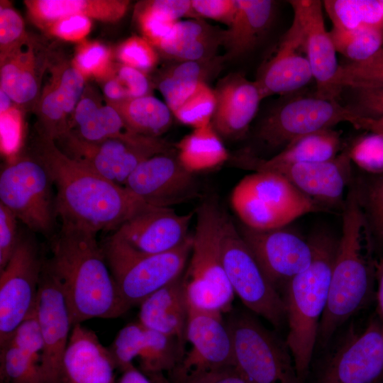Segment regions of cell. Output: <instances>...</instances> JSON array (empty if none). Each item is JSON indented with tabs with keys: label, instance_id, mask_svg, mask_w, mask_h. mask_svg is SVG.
<instances>
[{
	"label": "cell",
	"instance_id": "obj_41",
	"mask_svg": "<svg viewBox=\"0 0 383 383\" xmlns=\"http://www.w3.org/2000/svg\"><path fill=\"white\" fill-rule=\"evenodd\" d=\"M335 84L341 91L343 88L383 86V47L364 61L340 65Z\"/></svg>",
	"mask_w": 383,
	"mask_h": 383
},
{
	"label": "cell",
	"instance_id": "obj_1",
	"mask_svg": "<svg viewBox=\"0 0 383 383\" xmlns=\"http://www.w3.org/2000/svg\"><path fill=\"white\" fill-rule=\"evenodd\" d=\"M38 158L48 170L62 225L94 234L116 231L150 206L125 187L113 183L65 155L43 136Z\"/></svg>",
	"mask_w": 383,
	"mask_h": 383
},
{
	"label": "cell",
	"instance_id": "obj_6",
	"mask_svg": "<svg viewBox=\"0 0 383 383\" xmlns=\"http://www.w3.org/2000/svg\"><path fill=\"white\" fill-rule=\"evenodd\" d=\"M193 235L177 248L149 254L111 235L102 250L122 301L128 311L182 275L192 248Z\"/></svg>",
	"mask_w": 383,
	"mask_h": 383
},
{
	"label": "cell",
	"instance_id": "obj_10",
	"mask_svg": "<svg viewBox=\"0 0 383 383\" xmlns=\"http://www.w3.org/2000/svg\"><path fill=\"white\" fill-rule=\"evenodd\" d=\"M52 178L37 157H18L0 173V204L31 231L50 235L57 217Z\"/></svg>",
	"mask_w": 383,
	"mask_h": 383
},
{
	"label": "cell",
	"instance_id": "obj_11",
	"mask_svg": "<svg viewBox=\"0 0 383 383\" xmlns=\"http://www.w3.org/2000/svg\"><path fill=\"white\" fill-rule=\"evenodd\" d=\"M357 116L337 99L299 96L273 109L261 122L256 137L270 148L284 149L294 140L332 127L350 123Z\"/></svg>",
	"mask_w": 383,
	"mask_h": 383
},
{
	"label": "cell",
	"instance_id": "obj_5",
	"mask_svg": "<svg viewBox=\"0 0 383 383\" xmlns=\"http://www.w3.org/2000/svg\"><path fill=\"white\" fill-rule=\"evenodd\" d=\"M223 212L213 199L196 209L190 260L183 276L188 306L221 315L231 311L235 297L221 255Z\"/></svg>",
	"mask_w": 383,
	"mask_h": 383
},
{
	"label": "cell",
	"instance_id": "obj_7",
	"mask_svg": "<svg viewBox=\"0 0 383 383\" xmlns=\"http://www.w3.org/2000/svg\"><path fill=\"white\" fill-rule=\"evenodd\" d=\"M232 208L242 224L257 230L285 227L311 213L325 212L284 177L272 172H253L234 187Z\"/></svg>",
	"mask_w": 383,
	"mask_h": 383
},
{
	"label": "cell",
	"instance_id": "obj_56",
	"mask_svg": "<svg viewBox=\"0 0 383 383\" xmlns=\"http://www.w3.org/2000/svg\"><path fill=\"white\" fill-rule=\"evenodd\" d=\"M106 79L103 90L107 99L111 101H120L129 99L126 89L113 73L111 77Z\"/></svg>",
	"mask_w": 383,
	"mask_h": 383
},
{
	"label": "cell",
	"instance_id": "obj_49",
	"mask_svg": "<svg viewBox=\"0 0 383 383\" xmlns=\"http://www.w3.org/2000/svg\"><path fill=\"white\" fill-rule=\"evenodd\" d=\"M350 89L354 99L348 108L359 116L383 118V86Z\"/></svg>",
	"mask_w": 383,
	"mask_h": 383
},
{
	"label": "cell",
	"instance_id": "obj_46",
	"mask_svg": "<svg viewBox=\"0 0 383 383\" xmlns=\"http://www.w3.org/2000/svg\"><path fill=\"white\" fill-rule=\"evenodd\" d=\"M135 14L143 38L155 48L159 46L177 22L159 11L147 7L143 3L138 4Z\"/></svg>",
	"mask_w": 383,
	"mask_h": 383
},
{
	"label": "cell",
	"instance_id": "obj_23",
	"mask_svg": "<svg viewBox=\"0 0 383 383\" xmlns=\"http://www.w3.org/2000/svg\"><path fill=\"white\" fill-rule=\"evenodd\" d=\"M303 28L307 57L316 85V95L337 99L341 93L335 84L339 68L336 50L323 17V1L292 0L289 1Z\"/></svg>",
	"mask_w": 383,
	"mask_h": 383
},
{
	"label": "cell",
	"instance_id": "obj_47",
	"mask_svg": "<svg viewBox=\"0 0 383 383\" xmlns=\"http://www.w3.org/2000/svg\"><path fill=\"white\" fill-rule=\"evenodd\" d=\"M6 343L28 354L41 365L44 341L35 311L19 324Z\"/></svg>",
	"mask_w": 383,
	"mask_h": 383
},
{
	"label": "cell",
	"instance_id": "obj_45",
	"mask_svg": "<svg viewBox=\"0 0 383 383\" xmlns=\"http://www.w3.org/2000/svg\"><path fill=\"white\" fill-rule=\"evenodd\" d=\"M116 57L123 65L143 72L152 69L158 62L155 48L145 38L132 36L118 48Z\"/></svg>",
	"mask_w": 383,
	"mask_h": 383
},
{
	"label": "cell",
	"instance_id": "obj_28",
	"mask_svg": "<svg viewBox=\"0 0 383 383\" xmlns=\"http://www.w3.org/2000/svg\"><path fill=\"white\" fill-rule=\"evenodd\" d=\"M52 71L39 105L43 137L54 141L69 130L67 118L82 99L85 77L72 62L58 65Z\"/></svg>",
	"mask_w": 383,
	"mask_h": 383
},
{
	"label": "cell",
	"instance_id": "obj_9",
	"mask_svg": "<svg viewBox=\"0 0 383 383\" xmlns=\"http://www.w3.org/2000/svg\"><path fill=\"white\" fill-rule=\"evenodd\" d=\"M221 249L224 270L235 295L248 311L279 328L287 321L284 299L266 277L238 227L225 211Z\"/></svg>",
	"mask_w": 383,
	"mask_h": 383
},
{
	"label": "cell",
	"instance_id": "obj_35",
	"mask_svg": "<svg viewBox=\"0 0 383 383\" xmlns=\"http://www.w3.org/2000/svg\"><path fill=\"white\" fill-rule=\"evenodd\" d=\"M175 147L179 162L193 174L218 167L229 159L228 152L211 123L194 128Z\"/></svg>",
	"mask_w": 383,
	"mask_h": 383
},
{
	"label": "cell",
	"instance_id": "obj_57",
	"mask_svg": "<svg viewBox=\"0 0 383 383\" xmlns=\"http://www.w3.org/2000/svg\"><path fill=\"white\" fill-rule=\"evenodd\" d=\"M374 277L377 282V317L383 326V257L375 261Z\"/></svg>",
	"mask_w": 383,
	"mask_h": 383
},
{
	"label": "cell",
	"instance_id": "obj_15",
	"mask_svg": "<svg viewBox=\"0 0 383 383\" xmlns=\"http://www.w3.org/2000/svg\"><path fill=\"white\" fill-rule=\"evenodd\" d=\"M124 187L146 204L156 207L170 208L193 200L199 194L194 174L182 167L173 151L143 160Z\"/></svg>",
	"mask_w": 383,
	"mask_h": 383
},
{
	"label": "cell",
	"instance_id": "obj_30",
	"mask_svg": "<svg viewBox=\"0 0 383 383\" xmlns=\"http://www.w3.org/2000/svg\"><path fill=\"white\" fill-rule=\"evenodd\" d=\"M139 305V323L176 339L185 350L188 304L182 275L153 292Z\"/></svg>",
	"mask_w": 383,
	"mask_h": 383
},
{
	"label": "cell",
	"instance_id": "obj_12",
	"mask_svg": "<svg viewBox=\"0 0 383 383\" xmlns=\"http://www.w3.org/2000/svg\"><path fill=\"white\" fill-rule=\"evenodd\" d=\"M44 261L34 239L21 235L12 257L0 271V347L35 311Z\"/></svg>",
	"mask_w": 383,
	"mask_h": 383
},
{
	"label": "cell",
	"instance_id": "obj_3",
	"mask_svg": "<svg viewBox=\"0 0 383 383\" xmlns=\"http://www.w3.org/2000/svg\"><path fill=\"white\" fill-rule=\"evenodd\" d=\"M342 214L327 305L320 321L317 341L327 343L337 329L365 305L375 273L374 242L360 206L355 184H350Z\"/></svg>",
	"mask_w": 383,
	"mask_h": 383
},
{
	"label": "cell",
	"instance_id": "obj_53",
	"mask_svg": "<svg viewBox=\"0 0 383 383\" xmlns=\"http://www.w3.org/2000/svg\"><path fill=\"white\" fill-rule=\"evenodd\" d=\"M194 12L200 16L231 25L237 10V0H191Z\"/></svg>",
	"mask_w": 383,
	"mask_h": 383
},
{
	"label": "cell",
	"instance_id": "obj_8",
	"mask_svg": "<svg viewBox=\"0 0 383 383\" xmlns=\"http://www.w3.org/2000/svg\"><path fill=\"white\" fill-rule=\"evenodd\" d=\"M231 335L234 367L247 383H301L291 353L250 311L226 322Z\"/></svg>",
	"mask_w": 383,
	"mask_h": 383
},
{
	"label": "cell",
	"instance_id": "obj_36",
	"mask_svg": "<svg viewBox=\"0 0 383 383\" xmlns=\"http://www.w3.org/2000/svg\"><path fill=\"white\" fill-rule=\"evenodd\" d=\"M109 104L132 131L143 136L159 138L172 124L173 113L170 109L151 95L111 101Z\"/></svg>",
	"mask_w": 383,
	"mask_h": 383
},
{
	"label": "cell",
	"instance_id": "obj_37",
	"mask_svg": "<svg viewBox=\"0 0 383 383\" xmlns=\"http://www.w3.org/2000/svg\"><path fill=\"white\" fill-rule=\"evenodd\" d=\"M323 6L333 28L353 30L365 26H383L379 0H326Z\"/></svg>",
	"mask_w": 383,
	"mask_h": 383
},
{
	"label": "cell",
	"instance_id": "obj_21",
	"mask_svg": "<svg viewBox=\"0 0 383 383\" xmlns=\"http://www.w3.org/2000/svg\"><path fill=\"white\" fill-rule=\"evenodd\" d=\"M312 78L304 33L300 22L294 16L290 28L261 65L255 82L265 99L296 91Z\"/></svg>",
	"mask_w": 383,
	"mask_h": 383
},
{
	"label": "cell",
	"instance_id": "obj_31",
	"mask_svg": "<svg viewBox=\"0 0 383 383\" xmlns=\"http://www.w3.org/2000/svg\"><path fill=\"white\" fill-rule=\"evenodd\" d=\"M274 11L273 1L237 0L233 20L223 30L226 59L239 57L252 50L268 30Z\"/></svg>",
	"mask_w": 383,
	"mask_h": 383
},
{
	"label": "cell",
	"instance_id": "obj_59",
	"mask_svg": "<svg viewBox=\"0 0 383 383\" xmlns=\"http://www.w3.org/2000/svg\"><path fill=\"white\" fill-rule=\"evenodd\" d=\"M123 374L116 383H153L144 372L131 365L123 370Z\"/></svg>",
	"mask_w": 383,
	"mask_h": 383
},
{
	"label": "cell",
	"instance_id": "obj_14",
	"mask_svg": "<svg viewBox=\"0 0 383 383\" xmlns=\"http://www.w3.org/2000/svg\"><path fill=\"white\" fill-rule=\"evenodd\" d=\"M383 381V326L378 317L363 331L353 330L326 362L318 383H380Z\"/></svg>",
	"mask_w": 383,
	"mask_h": 383
},
{
	"label": "cell",
	"instance_id": "obj_22",
	"mask_svg": "<svg viewBox=\"0 0 383 383\" xmlns=\"http://www.w3.org/2000/svg\"><path fill=\"white\" fill-rule=\"evenodd\" d=\"M196 211L178 214L174 209L150 206L121 225L112 234L135 250L162 253L179 247L189 235Z\"/></svg>",
	"mask_w": 383,
	"mask_h": 383
},
{
	"label": "cell",
	"instance_id": "obj_25",
	"mask_svg": "<svg viewBox=\"0 0 383 383\" xmlns=\"http://www.w3.org/2000/svg\"><path fill=\"white\" fill-rule=\"evenodd\" d=\"M73 131L79 138L90 142L118 139L155 154L172 151V145L160 138L141 135L132 131L117 110L111 104L100 105L94 99L84 96L74 113Z\"/></svg>",
	"mask_w": 383,
	"mask_h": 383
},
{
	"label": "cell",
	"instance_id": "obj_39",
	"mask_svg": "<svg viewBox=\"0 0 383 383\" xmlns=\"http://www.w3.org/2000/svg\"><path fill=\"white\" fill-rule=\"evenodd\" d=\"M355 184L374 245H383V174H355Z\"/></svg>",
	"mask_w": 383,
	"mask_h": 383
},
{
	"label": "cell",
	"instance_id": "obj_17",
	"mask_svg": "<svg viewBox=\"0 0 383 383\" xmlns=\"http://www.w3.org/2000/svg\"><path fill=\"white\" fill-rule=\"evenodd\" d=\"M347 148L329 160L280 165L259 172H272L287 179L325 212L343 209L355 173Z\"/></svg>",
	"mask_w": 383,
	"mask_h": 383
},
{
	"label": "cell",
	"instance_id": "obj_13",
	"mask_svg": "<svg viewBox=\"0 0 383 383\" xmlns=\"http://www.w3.org/2000/svg\"><path fill=\"white\" fill-rule=\"evenodd\" d=\"M244 242L270 283L278 291L304 270L313 258L310 240L285 227L257 230L238 226Z\"/></svg>",
	"mask_w": 383,
	"mask_h": 383
},
{
	"label": "cell",
	"instance_id": "obj_4",
	"mask_svg": "<svg viewBox=\"0 0 383 383\" xmlns=\"http://www.w3.org/2000/svg\"><path fill=\"white\" fill-rule=\"evenodd\" d=\"M313 248L310 265L287 284L283 297L289 331L286 343L301 383L307 376L325 311L338 239L318 230L309 238Z\"/></svg>",
	"mask_w": 383,
	"mask_h": 383
},
{
	"label": "cell",
	"instance_id": "obj_34",
	"mask_svg": "<svg viewBox=\"0 0 383 383\" xmlns=\"http://www.w3.org/2000/svg\"><path fill=\"white\" fill-rule=\"evenodd\" d=\"M226 60L224 55H216L205 60L174 62L169 66L160 75L157 89L172 113L200 84L215 77Z\"/></svg>",
	"mask_w": 383,
	"mask_h": 383
},
{
	"label": "cell",
	"instance_id": "obj_60",
	"mask_svg": "<svg viewBox=\"0 0 383 383\" xmlns=\"http://www.w3.org/2000/svg\"><path fill=\"white\" fill-rule=\"evenodd\" d=\"M13 101L9 96L5 93L3 90L0 89V112L4 113L9 110L12 106L11 102Z\"/></svg>",
	"mask_w": 383,
	"mask_h": 383
},
{
	"label": "cell",
	"instance_id": "obj_42",
	"mask_svg": "<svg viewBox=\"0 0 383 383\" xmlns=\"http://www.w3.org/2000/svg\"><path fill=\"white\" fill-rule=\"evenodd\" d=\"M216 104L214 89L207 83L200 84L173 115L182 123L194 129L211 123Z\"/></svg>",
	"mask_w": 383,
	"mask_h": 383
},
{
	"label": "cell",
	"instance_id": "obj_43",
	"mask_svg": "<svg viewBox=\"0 0 383 383\" xmlns=\"http://www.w3.org/2000/svg\"><path fill=\"white\" fill-rule=\"evenodd\" d=\"M352 163L368 175L383 174V134L370 132L346 148Z\"/></svg>",
	"mask_w": 383,
	"mask_h": 383
},
{
	"label": "cell",
	"instance_id": "obj_27",
	"mask_svg": "<svg viewBox=\"0 0 383 383\" xmlns=\"http://www.w3.org/2000/svg\"><path fill=\"white\" fill-rule=\"evenodd\" d=\"M47 56L43 48L26 36L1 52L0 89L16 104L30 105L40 94Z\"/></svg>",
	"mask_w": 383,
	"mask_h": 383
},
{
	"label": "cell",
	"instance_id": "obj_40",
	"mask_svg": "<svg viewBox=\"0 0 383 383\" xmlns=\"http://www.w3.org/2000/svg\"><path fill=\"white\" fill-rule=\"evenodd\" d=\"M0 383H44L41 365L28 354L6 343L0 348Z\"/></svg>",
	"mask_w": 383,
	"mask_h": 383
},
{
	"label": "cell",
	"instance_id": "obj_29",
	"mask_svg": "<svg viewBox=\"0 0 383 383\" xmlns=\"http://www.w3.org/2000/svg\"><path fill=\"white\" fill-rule=\"evenodd\" d=\"M342 148L339 132L323 129L301 136L269 159L260 158L250 150L235 156L233 162L240 168L259 172L267 168L299 164L319 162L334 158Z\"/></svg>",
	"mask_w": 383,
	"mask_h": 383
},
{
	"label": "cell",
	"instance_id": "obj_20",
	"mask_svg": "<svg viewBox=\"0 0 383 383\" xmlns=\"http://www.w3.org/2000/svg\"><path fill=\"white\" fill-rule=\"evenodd\" d=\"M109 350L117 368L122 372L138 358L142 372L147 375L170 372L185 353L176 339L149 329L138 321L123 327Z\"/></svg>",
	"mask_w": 383,
	"mask_h": 383
},
{
	"label": "cell",
	"instance_id": "obj_19",
	"mask_svg": "<svg viewBox=\"0 0 383 383\" xmlns=\"http://www.w3.org/2000/svg\"><path fill=\"white\" fill-rule=\"evenodd\" d=\"M186 339L191 348L173 370L189 372L234 367L232 338L221 314L188 306Z\"/></svg>",
	"mask_w": 383,
	"mask_h": 383
},
{
	"label": "cell",
	"instance_id": "obj_61",
	"mask_svg": "<svg viewBox=\"0 0 383 383\" xmlns=\"http://www.w3.org/2000/svg\"><path fill=\"white\" fill-rule=\"evenodd\" d=\"M153 383H172L169 378L166 377L163 373H155L148 374Z\"/></svg>",
	"mask_w": 383,
	"mask_h": 383
},
{
	"label": "cell",
	"instance_id": "obj_2",
	"mask_svg": "<svg viewBox=\"0 0 383 383\" xmlns=\"http://www.w3.org/2000/svg\"><path fill=\"white\" fill-rule=\"evenodd\" d=\"M96 235L62 225L52 240V257L46 260L62 287L73 326L128 311Z\"/></svg>",
	"mask_w": 383,
	"mask_h": 383
},
{
	"label": "cell",
	"instance_id": "obj_50",
	"mask_svg": "<svg viewBox=\"0 0 383 383\" xmlns=\"http://www.w3.org/2000/svg\"><path fill=\"white\" fill-rule=\"evenodd\" d=\"M18 221L9 209L0 204V271L6 267L18 244L21 235Z\"/></svg>",
	"mask_w": 383,
	"mask_h": 383
},
{
	"label": "cell",
	"instance_id": "obj_32",
	"mask_svg": "<svg viewBox=\"0 0 383 383\" xmlns=\"http://www.w3.org/2000/svg\"><path fill=\"white\" fill-rule=\"evenodd\" d=\"M223 36V30L204 21H179L157 48L174 62L205 60L216 56Z\"/></svg>",
	"mask_w": 383,
	"mask_h": 383
},
{
	"label": "cell",
	"instance_id": "obj_62",
	"mask_svg": "<svg viewBox=\"0 0 383 383\" xmlns=\"http://www.w3.org/2000/svg\"><path fill=\"white\" fill-rule=\"evenodd\" d=\"M380 4L382 6V11H383V0H379Z\"/></svg>",
	"mask_w": 383,
	"mask_h": 383
},
{
	"label": "cell",
	"instance_id": "obj_58",
	"mask_svg": "<svg viewBox=\"0 0 383 383\" xmlns=\"http://www.w3.org/2000/svg\"><path fill=\"white\" fill-rule=\"evenodd\" d=\"M351 124L358 129L383 134V118H372L357 116Z\"/></svg>",
	"mask_w": 383,
	"mask_h": 383
},
{
	"label": "cell",
	"instance_id": "obj_16",
	"mask_svg": "<svg viewBox=\"0 0 383 383\" xmlns=\"http://www.w3.org/2000/svg\"><path fill=\"white\" fill-rule=\"evenodd\" d=\"M44 350L41 370L44 383H59L62 359L73 324L62 287L44 261L35 303Z\"/></svg>",
	"mask_w": 383,
	"mask_h": 383
},
{
	"label": "cell",
	"instance_id": "obj_52",
	"mask_svg": "<svg viewBox=\"0 0 383 383\" xmlns=\"http://www.w3.org/2000/svg\"><path fill=\"white\" fill-rule=\"evenodd\" d=\"M26 37L22 17L12 8H0V45L3 52Z\"/></svg>",
	"mask_w": 383,
	"mask_h": 383
},
{
	"label": "cell",
	"instance_id": "obj_51",
	"mask_svg": "<svg viewBox=\"0 0 383 383\" xmlns=\"http://www.w3.org/2000/svg\"><path fill=\"white\" fill-rule=\"evenodd\" d=\"M91 28V18L84 16H70L52 23L45 30L60 39L81 42L89 34Z\"/></svg>",
	"mask_w": 383,
	"mask_h": 383
},
{
	"label": "cell",
	"instance_id": "obj_48",
	"mask_svg": "<svg viewBox=\"0 0 383 383\" xmlns=\"http://www.w3.org/2000/svg\"><path fill=\"white\" fill-rule=\"evenodd\" d=\"M168 378L172 383H247L233 366L189 372L173 370Z\"/></svg>",
	"mask_w": 383,
	"mask_h": 383
},
{
	"label": "cell",
	"instance_id": "obj_26",
	"mask_svg": "<svg viewBox=\"0 0 383 383\" xmlns=\"http://www.w3.org/2000/svg\"><path fill=\"white\" fill-rule=\"evenodd\" d=\"M211 126L220 137H242L254 118L262 99L255 82L240 73L228 74L218 82Z\"/></svg>",
	"mask_w": 383,
	"mask_h": 383
},
{
	"label": "cell",
	"instance_id": "obj_38",
	"mask_svg": "<svg viewBox=\"0 0 383 383\" xmlns=\"http://www.w3.org/2000/svg\"><path fill=\"white\" fill-rule=\"evenodd\" d=\"M329 33L336 51L352 62L364 61L383 47V26H365L353 30L333 28Z\"/></svg>",
	"mask_w": 383,
	"mask_h": 383
},
{
	"label": "cell",
	"instance_id": "obj_33",
	"mask_svg": "<svg viewBox=\"0 0 383 383\" xmlns=\"http://www.w3.org/2000/svg\"><path fill=\"white\" fill-rule=\"evenodd\" d=\"M31 20L45 29L52 23L70 16H84L114 22L127 12L130 1L124 0H26Z\"/></svg>",
	"mask_w": 383,
	"mask_h": 383
},
{
	"label": "cell",
	"instance_id": "obj_24",
	"mask_svg": "<svg viewBox=\"0 0 383 383\" xmlns=\"http://www.w3.org/2000/svg\"><path fill=\"white\" fill-rule=\"evenodd\" d=\"M116 368L109 348L96 333L82 323L74 324L62 359L59 383H116Z\"/></svg>",
	"mask_w": 383,
	"mask_h": 383
},
{
	"label": "cell",
	"instance_id": "obj_54",
	"mask_svg": "<svg viewBox=\"0 0 383 383\" xmlns=\"http://www.w3.org/2000/svg\"><path fill=\"white\" fill-rule=\"evenodd\" d=\"M113 74L126 89L129 99L149 95L151 84L145 72L121 64L114 67Z\"/></svg>",
	"mask_w": 383,
	"mask_h": 383
},
{
	"label": "cell",
	"instance_id": "obj_44",
	"mask_svg": "<svg viewBox=\"0 0 383 383\" xmlns=\"http://www.w3.org/2000/svg\"><path fill=\"white\" fill-rule=\"evenodd\" d=\"M111 50L98 42L81 43L76 51L73 65L86 77L106 79L114 71Z\"/></svg>",
	"mask_w": 383,
	"mask_h": 383
},
{
	"label": "cell",
	"instance_id": "obj_18",
	"mask_svg": "<svg viewBox=\"0 0 383 383\" xmlns=\"http://www.w3.org/2000/svg\"><path fill=\"white\" fill-rule=\"evenodd\" d=\"M67 157L103 177L124 187L135 168L145 159L157 155L118 139L84 140L67 131L54 142Z\"/></svg>",
	"mask_w": 383,
	"mask_h": 383
},
{
	"label": "cell",
	"instance_id": "obj_55",
	"mask_svg": "<svg viewBox=\"0 0 383 383\" xmlns=\"http://www.w3.org/2000/svg\"><path fill=\"white\" fill-rule=\"evenodd\" d=\"M143 4L176 21L182 17H197L193 11L190 0H154L146 1Z\"/></svg>",
	"mask_w": 383,
	"mask_h": 383
}]
</instances>
